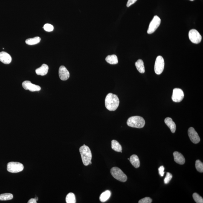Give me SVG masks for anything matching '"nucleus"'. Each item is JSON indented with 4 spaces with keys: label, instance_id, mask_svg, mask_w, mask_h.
<instances>
[{
    "label": "nucleus",
    "instance_id": "nucleus-1",
    "mask_svg": "<svg viewBox=\"0 0 203 203\" xmlns=\"http://www.w3.org/2000/svg\"><path fill=\"white\" fill-rule=\"evenodd\" d=\"M120 101L118 97L116 94L109 93L105 99V106L110 111L116 110L119 104Z\"/></svg>",
    "mask_w": 203,
    "mask_h": 203
},
{
    "label": "nucleus",
    "instance_id": "nucleus-2",
    "mask_svg": "<svg viewBox=\"0 0 203 203\" xmlns=\"http://www.w3.org/2000/svg\"><path fill=\"white\" fill-rule=\"evenodd\" d=\"M79 152L83 164L85 166H88L92 159V154L90 149L88 146L83 145L79 148Z\"/></svg>",
    "mask_w": 203,
    "mask_h": 203
},
{
    "label": "nucleus",
    "instance_id": "nucleus-3",
    "mask_svg": "<svg viewBox=\"0 0 203 203\" xmlns=\"http://www.w3.org/2000/svg\"><path fill=\"white\" fill-rule=\"evenodd\" d=\"M127 124L128 126L132 128H142L145 124L144 119L138 116H134L128 119Z\"/></svg>",
    "mask_w": 203,
    "mask_h": 203
},
{
    "label": "nucleus",
    "instance_id": "nucleus-4",
    "mask_svg": "<svg viewBox=\"0 0 203 203\" xmlns=\"http://www.w3.org/2000/svg\"><path fill=\"white\" fill-rule=\"evenodd\" d=\"M111 173L113 177L118 181L125 182L127 180V177L121 169L117 167H113L111 169Z\"/></svg>",
    "mask_w": 203,
    "mask_h": 203
},
{
    "label": "nucleus",
    "instance_id": "nucleus-5",
    "mask_svg": "<svg viewBox=\"0 0 203 203\" xmlns=\"http://www.w3.org/2000/svg\"><path fill=\"white\" fill-rule=\"evenodd\" d=\"M24 169L23 165L17 162H10L7 164V170L11 173H18L22 171Z\"/></svg>",
    "mask_w": 203,
    "mask_h": 203
},
{
    "label": "nucleus",
    "instance_id": "nucleus-6",
    "mask_svg": "<svg viewBox=\"0 0 203 203\" xmlns=\"http://www.w3.org/2000/svg\"><path fill=\"white\" fill-rule=\"evenodd\" d=\"M164 68V61L162 56H158L156 59L154 70L157 75H160L163 72Z\"/></svg>",
    "mask_w": 203,
    "mask_h": 203
},
{
    "label": "nucleus",
    "instance_id": "nucleus-7",
    "mask_svg": "<svg viewBox=\"0 0 203 203\" xmlns=\"http://www.w3.org/2000/svg\"><path fill=\"white\" fill-rule=\"evenodd\" d=\"M161 22V19L159 17L157 16H154L149 24L147 33L148 34H152L159 27Z\"/></svg>",
    "mask_w": 203,
    "mask_h": 203
},
{
    "label": "nucleus",
    "instance_id": "nucleus-8",
    "mask_svg": "<svg viewBox=\"0 0 203 203\" xmlns=\"http://www.w3.org/2000/svg\"><path fill=\"white\" fill-rule=\"evenodd\" d=\"M189 36L191 42L195 44H199L202 40V36L197 30L192 29L189 32Z\"/></svg>",
    "mask_w": 203,
    "mask_h": 203
},
{
    "label": "nucleus",
    "instance_id": "nucleus-9",
    "mask_svg": "<svg viewBox=\"0 0 203 203\" xmlns=\"http://www.w3.org/2000/svg\"><path fill=\"white\" fill-rule=\"evenodd\" d=\"M184 97V93L181 89L175 88L173 90L172 99L173 102H179L183 100Z\"/></svg>",
    "mask_w": 203,
    "mask_h": 203
},
{
    "label": "nucleus",
    "instance_id": "nucleus-10",
    "mask_svg": "<svg viewBox=\"0 0 203 203\" xmlns=\"http://www.w3.org/2000/svg\"><path fill=\"white\" fill-rule=\"evenodd\" d=\"M188 133L191 141L194 144H197L200 141V138L199 135L193 128H189L188 131Z\"/></svg>",
    "mask_w": 203,
    "mask_h": 203
},
{
    "label": "nucleus",
    "instance_id": "nucleus-11",
    "mask_svg": "<svg viewBox=\"0 0 203 203\" xmlns=\"http://www.w3.org/2000/svg\"><path fill=\"white\" fill-rule=\"evenodd\" d=\"M23 87L26 90H29L32 92L40 91L41 88L39 85L33 84L30 81H25L22 84Z\"/></svg>",
    "mask_w": 203,
    "mask_h": 203
},
{
    "label": "nucleus",
    "instance_id": "nucleus-12",
    "mask_svg": "<svg viewBox=\"0 0 203 203\" xmlns=\"http://www.w3.org/2000/svg\"><path fill=\"white\" fill-rule=\"evenodd\" d=\"M59 76L61 80L66 81L69 78L70 73L65 66L62 65L59 68Z\"/></svg>",
    "mask_w": 203,
    "mask_h": 203
},
{
    "label": "nucleus",
    "instance_id": "nucleus-13",
    "mask_svg": "<svg viewBox=\"0 0 203 203\" xmlns=\"http://www.w3.org/2000/svg\"><path fill=\"white\" fill-rule=\"evenodd\" d=\"M11 61V56L8 53L5 52H0V61L2 63L8 65L10 64Z\"/></svg>",
    "mask_w": 203,
    "mask_h": 203
},
{
    "label": "nucleus",
    "instance_id": "nucleus-14",
    "mask_svg": "<svg viewBox=\"0 0 203 203\" xmlns=\"http://www.w3.org/2000/svg\"><path fill=\"white\" fill-rule=\"evenodd\" d=\"M174 161L178 164L182 165L185 163V159L184 156L180 153L175 152L173 154Z\"/></svg>",
    "mask_w": 203,
    "mask_h": 203
},
{
    "label": "nucleus",
    "instance_id": "nucleus-15",
    "mask_svg": "<svg viewBox=\"0 0 203 203\" xmlns=\"http://www.w3.org/2000/svg\"><path fill=\"white\" fill-rule=\"evenodd\" d=\"M165 123L170 128L172 132L174 133L176 130V125L170 117H167L164 120Z\"/></svg>",
    "mask_w": 203,
    "mask_h": 203
},
{
    "label": "nucleus",
    "instance_id": "nucleus-16",
    "mask_svg": "<svg viewBox=\"0 0 203 203\" xmlns=\"http://www.w3.org/2000/svg\"><path fill=\"white\" fill-rule=\"evenodd\" d=\"M48 65L46 64H43L40 68L36 70V72L37 75L45 76L48 74Z\"/></svg>",
    "mask_w": 203,
    "mask_h": 203
},
{
    "label": "nucleus",
    "instance_id": "nucleus-17",
    "mask_svg": "<svg viewBox=\"0 0 203 203\" xmlns=\"http://www.w3.org/2000/svg\"><path fill=\"white\" fill-rule=\"evenodd\" d=\"M131 164L135 168H138L140 166V161L138 156L136 155H131L129 159Z\"/></svg>",
    "mask_w": 203,
    "mask_h": 203
},
{
    "label": "nucleus",
    "instance_id": "nucleus-18",
    "mask_svg": "<svg viewBox=\"0 0 203 203\" xmlns=\"http://www.w3.org/2000/svg\"><path fill=\"white\" fill-rule=\"evenodd\" d=\"M105 60L111 65H116L118 63V58L115 55H109L106 58Z\"/></svg>",
    "mask_w": 203,
    "mask_h": 203
},
{
    "label": "nucleus",
    "instance_id": "nucleus-19",
    "mask_svg": "<svg viewBox=\"0 0 203 203\" xmlns=\"http://www.w3.org/2000/svg\"><path fill=\"white\" fill-rule=\"evenodd\" d=\"M135 65L139 72L141 74H143L145 72L144 62L142 59H139L137 60L135 63Z\"/></svg>",
    "mask_w": 203,
    "mask_h": 203
},
{
    "label": "nucleus",
    "instance_id": "nucleus-20",
    "mask_svg": "<svg viewBox=\"0 0 203 203\" xmlns=\"http://www.w3.org/2000/svg\"><path fill=\"white\" fill-rule=\"evenodd\" d=\"M111 192L109 190H106L102 193L100 195V201L102 202H104L108 201L111 197Z\"/></svg>",
    "mask_w": 203,
    "mask_h": 203
},
{
    "label": "nucleus",
    "instance_id": "nucleus-21",
    "mask_svg": "<svg viewBox=\"0 0 203 203\" xmlns=\"http://www.w3.org/2000/svg\"><path fill=\"white\" fill-rule=\"evenodd\" d=\"M111 148L115 151L122 152V146L116 140H113L111 141Z\"/></svg>",
    "mask_w": 203,
    "mask_h": 203
},
{
    "label": "nucleus",
    "instance_id": "nucleus-22",
    "mask_svg": "<svg viewBox=\"0 0 203 203\" xmlns=\"http://www.w3.org/2000/svg\"><path fill=\"white\" fill-rule=\"evenodd\" d=\"M40 41L41 38L39 36H36L33 38H30L26 40L25 42L27 45H33L39 43Z\"/></svg>",
    "mask_w": 203,
    "mask_h": 203
},
{
    "label": "nucleus",
    "instance_id": "nucleus-23",
    "mask_svg": "<svg viewBox=\"0 0 203 203\" xmlns=\"http://www.w3.org/2000/svg\"><path fill=\"white\" fill-rule=\"evenodd\" d=\"M65 201L67 203H75L76 202L75 195L72 193H70L67 195Z\"/></svg>",
    "mask_w": 203,
    "mask_h": 203
},
{
    "label": "nucleus",
    "instance_id": "nucleus-24",
    "mask_svg": "<svg viewBox=\"0 0 203 203\" xmlns=\"http://www.w3.org/2000/svg\"><path fill=\"white\" fill-rule=\"evenodd\" d=\"M13 195L11 193H6L0 195V201H8L13 199Z\"/></svg>",
    "mask_w": 203,
    "mask_h": 203
},
{
    "label": "nucleus",
    "instance_id": "nucleus-25",
    "mask_svg": "<svg viewBox=\"0 0 203 203\" xmlns=\"http://www.w3.org/2000/svg\"><path fill=\"white\" fill-rule=\"evenodd\" d=\"M195 167L198 172L203 173V163L200 160H197L195 163Z\"/></svg>",
    "mask_w": 203,
    "mask_h": 203
},
{
    "label": "nucleus",
    "instance_id": "nucleus-26",
    "mask_svg": "<svg viewBox=\"0 0 203 203\" xmlns=\"http://www.w3.org/2000/svg\"><path fill=\"white\" fill-rule=\"evenodd\" d=\"M193 197L194 200L197 203H203V199L202 197L199 196L198 193H195L193 194Z\"/></svg>",
    "mask_w": 203,
    "mask_h": 203
},
{
    "label": "nucleus",
    "instance_id": "nucleus-27",
    "mask_svg": "<svg viewBox=\"0 0 203 203\" xmlns=\"http://www.w3.org/2000/svg\"><path fill=\"white\" fill-rule=\"evenodd\" d=\"M43 28L45 31L51 32L53 30L54 27H53V26L51 25V24H47L44 25Z\"/></svg>",
    "mask_w": 203,
    "mask_h": 203
},
{
    "label": "nucleus",
    "instance_id": "nucleus-28",
    "mask_svg": "<svg viewBox=\"0 0 203 203\" xmlns=\"http://www.w3.org/2000/svg\"><path fill=\"white\" fill-rule=\"evenodd\" d=\"M172 178V175L169 172H167L166 173V176L164 178V182L165 184H167L169 182Z\"/></svg>",
    "mask_w": 203,
    "mask_h": 203
},
{
    "label": "nucleus",
    "instance_id": "nucleus-29",
    "mask_svg": "<svg viewBox=\"0 0 203 203\" xmlns=\"http://www.w3.org/2000/svg\"><path fill=\"white\" fill-rule=\"evenodd\" d=\"M152 199L149 197H146L140 200L139 203H151L152 202Z\"/></svg>",
    "mask_w": 203,
    "mask_h": 203
},
{
    "label": "nucleus",
    "instance_id": "nucleus-30",
    "mask_svg": "<svg viewBox=\"0 0 203 203\" xmlns=\"http://www.w3.org/2000/svg\"><path fill=\"white\" fill-rule=\"evenodd\" d=\"M164 167L163 166H160V167L159 168V174L160 175V176L162 177L164 176Z\"/></svg>",
    "mask_w": 203,
    "mask_h": 203
},
{
    "label": "nucleus",
    "instance_id": "nucleus-31",
    "mask_svg": "<svg viewBox=\"0 0 203 203\" xmlns=\"http://www.w3.org/2000/svg\"><path fill=\"white\" fill-rule=\"evenodd\" d=\"M137 0H128L127 4H126V6L127 7H129L130 6H131L133 4L136 2Z\"/></svg>",
    "mask_w": 203,
    "mask_h": 203
},
{
    "label": "nucleus",
    "instance_id": "nucleus-32",
    "mask_svg": "<svg viewBox=\"0 0 203 203\" xmlns=\"http://www.w3.org/2000/svg\"><path fill=\"white\" fill-rule=\"evenodd\" d=\"M36 199H35V198H31V199H30V200L28 201V202H27L28 203H37V202H36Z\"/></svg>",
    "mask_w": 203,
    "mask_h": 203
},
{
    "label": "nucleus",
    "instance_id": "nucleus-33",
    "mask_svg": "<svg viewBox=\"0 0 203 203\" xmlns=\"http://www.w3.org/2000/svg\"><path fill=\"white\" fill-rule=\"evenodd\" d=\"M35 199L36 200V201L38 200V198L37 197H36L35 198Z\"/></svg>",
    "mask_w": 203,
    "mask_h": 203
},
{
    "label": "nucleus",
    "instance_id": "nucleus-34",
    "mask_svg": "<svg viewBox=\"0 0 203 203\" xmlns=\"http://www.w3.org/2000/svg\"><path fill=\"white\" fill-rule=\"evenodd\" d=\"M92 164V163H91V161H90V162L89 163V165H90V164Z\"/></svg>",
    "mask_w": 203,
    "mask_h": 203
},
{
    "label": "nucleus",
    "instance_id": "nucleus-35",
    "mask_svg": "<svg viewBox=\"0 0 203 203\" xmlns=\"http://www.w3.org/2000/svg\"><path fill=\"white\" fill-rule=\"evenodd\" d=\"M190 1H194V0H190Z\"/></svg>",
    "mask_w": 203,
    "mask_h": 203
},
{
    "label": "nucleus",
    "instance_id": "nucleus-36",
    "mask_svg": "<svg viewBox=\"0 0 203 203\" xmlns=\"http://www.w3.org/2000/svg\"><path fill=\"white\" fill-rule=\"evenodd\" d=\"M128 160H129V158H128Z\"/></svg>",
    "mask_w": 203,
    "mask_h": 203
}]
</instances>
